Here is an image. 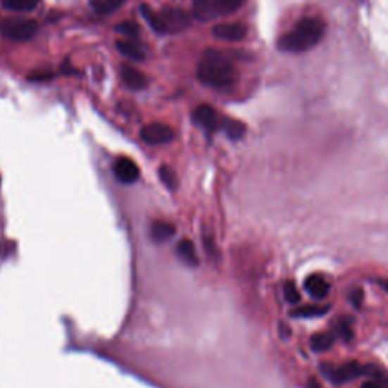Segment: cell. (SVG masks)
<instances>
[{
    "label": "cell",
    "instance_id": "obj_12",
    "mask_svg": "<svg viewBox=\"0 0 388 388\" xmlns=\"http://www.w3.org/2000/svg\"><path fill=\"white\" fill-rule=\"evenodd\" d=\"M175 234H176V227L168 222L156 220L151 226V237H152V240L156 243L168 242Z\"/></svg>",
    "mask_w": 388,
    "mask_h": 388
},
{
    "label": "cell",
    "instance_id": "obj_16",
    "mask_svg": "<svg viewBox=\"0 0 388 388\" xmlns=\"http://www.w3.org/2000/svg\"><path fill=\"white\" fill-rule=\"evenodd\" d=\"M246 0H213L214 15H227L240 9Z\"/></svg>",
    "mask_w": 388,
    "mask_h": 388
},
{
    "label": "cell",
    "instance_id": "obj_3",
    "mask_svg": "<svg viewBox=\"0 0 388 388\" xmlns=\"http://www.w3.org/2000/svg\"><path fill=\"white\" fill-rule=\"evenodd\" d=\"M38 32V25L27 18H9L2 25V34L13 42H27Z\"/></svg>",
    "mask_w": 388,
    "mask_h": 388
},
{
    "label": "cell",
    "instance_id": "obj_29",
    "mask_svg": "<svg viewBox=\"0 0 388 388\" xmlns=\"http://www.w3.org/2000/svg\"><path fill=\"white\" fill-rule=\"evenodd\" d=\"M380 284H381V287L384 288V290H385V292H388V281H381Z\"/></svg>",
    "mask_w": 388,
    "mask_h": 388
},
{
    "label": "cell",
    "instance_id": "obj_21",
    "mask_svg": "<svg viewBox=\"0 0 388 388\" xmlns=\"http://www.w3.org/2000/svg\"><path fill=\"white\" fill-rule=\"evenodd\" d=\"M158 175H159V179H161V182L168 188L170 192H175L177 190V176L175 173V170L172 167L168 165H161L158 170Z\"/></svg>",
    "mask_w": 388,
    "mask_h": 388
},
{
    "label": "cell",
    "instance_id": "obj_9",
    "mask_svg": "<svg viewBox=\"0 0 388 388\" xmlns=\"http://www.w3.org/2000/svg\"><path fill=\"white\" fill-rule=\"evenodd\" d=\"M363 373H364V367H361L358 363H347L340 367H335V369H332L326 375L330 376L335 384H343L351 380H355V377H358Z\"/></svg>",
    "mask_w": 388,
    "mask_h": 388
},
{
    "label": "cell",
    "instance_id": "obj_19",
    "mask_svg": "<svg viewBox=\"0 0 388 388\" xmlns=\"http://www.w3.org/2000/svg\"><path fill=\"white\" fill-rule=\"evenodd\" d=\"M125 4V0H89V5L97 14H111Z\"/></svg>",
    "mask_w": 388,
    "mask_h": 388
},
{
    "label": "cell",
    "instance_id": "obj_24",
    "mask_svg": "<svg viewBox=\"0 0 388 388\" xmlns=\"http://www.w3.org/2000/svg\"><path fill=\"white\" fill-rule=\"evenodd\" d=\"M338 334H340L344 340H351L352 338V322L351 318H342V320H338L337 325Z\"/></svg>",
    "mask_w": 388,
    "mask_h": 388
},
{
    "label": "cell",
    "instance_id": "obj_17",
    "mask_svg": "<svg viewBox=\"0 0 388 388\" xmlns=\"http://www.w3.org/2000/svg\"><path fill=\"white\" fill-rule=\"evenodd\" d=\"M39 5V0H2V6L8 11L31 13Z\"/></svg>",
    "mask_w": 388,
    "mask_h": 388
},
{
    "label": "cell",
    "instance_id": "obj_11",
    "mask_svg": "<svg viewBox=\"0 0 388 388\" xmlns=\"http://www.w3.org/2000/svg\"><path fill=\"white\" fill-rule=\"evenodd\" d=\"M305 290L315 299H325L330 294L331 285L327 284L322 275H311L305 280Z\"/></svg>",
    "mask_w": 388,
    "mask_h": 388
},
{
    "label": "cell",
    "instance_id": "obj_4",
    "mask_svg": "<svg viewBox=\"0 0 388 388\" xmlns=\"http://www.w3.org/2000/svg\"><path fill=\"white\" fill-rule=\"evenodd\" d=\"M142 140L151 146H159V144H167L173 142L175 132L170 126L163 125V123H151L146 125L142 132H140Z\"/></svg>",
    "mask_w": 388,
    "mask_h": 388
},
{
    "label": "cell",
    "instance_id": "obj_25",
    "mask_svg": "<svg viewBox=\"0 0 388 388\" xmlns=\"http://www.w3.org/2000/svg\"><path fill=\"white\" fill-rule=\"evenodd\" d=\"M284 296L287 302H292V303H296L301 301V294L299 292H297V288L294 284H290L288 282L285 287H284Z\"/></svg>",
    "mask_w": 388,
    "mask_h": 388
},
{
    "label": "cell",
    "instance_id": "obj_22",
    "mask_svg": "<svg viewBox=\"0 0 388 388\" xmlns=\"http://www.w3.org/2000/svg\"><path fill=\"white\" fill-rule=\"evenodd\" d=\"M330 311V308L327 306H317V305H306V306H301L297 308V310L292 311L293 317H318L323 315Z\"/></svg>",
    "mask_w": 388,
    "mask_h": 388
},
{
    "label": "cell",
    "instance_id": "obj_14",
    "mask_svg": "<svg viewBox=\"0 0 388 388\" xmlns=\"http://www.w3.org/2000/svg\"><path fill=\"white\" fill-rule=\"evenodd\" d=\"M140 11H142L146 22L149 23V26H151L155 32H158V34H167L168 32V29H167L164 20L161 17V13L154 11V9L151 6H147V5H142Z\"/></svg>",
    "mask_w": 388,
    "mask_h": 388
},
{
    "label": "cell",
    "instance_id": "obj_2",
    "mask_svg": "<svg viewBox=\"0 0 388 388\" xmlns=\"http://www.w3.org/2000/svg\"><path fill=\"white\" fill-rule=\"evenodd\" d=\"M199 81L213 88L231 87L237 79V68L234 63L220 51L210 49L206 51L197 65Z\"/></svg>",
    "mask_w": 388,
    "mask_h": 388
},
{
    "label": "cell",
    "instance_id": "obj_13",
    "mask_svg": "<svg viewBox=\"0 0 388 388\" xmlns=\"http://www.w3.org/2000/svg\"><path fill=\"white\" fill-rule=\"evenodd\" d=\"M115 46L118 49V52L125 55L126 58L132 59V61H143L144 59V51L140 47V44H137L135 42H131V39H117Z\"/></svg>",
    "mask_w": 388,
    "mask_h": 388
},
{
    "label": "cell",
    "instance_id": "obj_10",
    "mask_svg": "<svg viewBox=\"0 0 388 388\" xmlns=\"http://www.w3.org/2000/svg\"><path fill=\"white\" fill-rule=\"evenodd\" d=\"M122 79L126 84L127 88L135 89V92H140V89H144L149 84V79L144 73H142L137 68L131 65H123L122 67Z\"/></svg>",
    "mask_w": 388,
    "mask_h": 388
},
{
    "label": "cell",
    "instance_id": "obj_7",
    "mask_svg": "<svg viewBox=\"0 0 388 388\" xmlns=\"http://www.w3.org/2000/svg\"><path fill=\"white\" fill-rule=\"evenodd\" d=\"M161 17L168 29V32H179L190 25V15L184 9L167 6L161 11Z\"/></svg>",
    "mask_w": 388,
    "mask_h": 388
},
{
    "label": "cell",
    "instance_id": "obj_15",
    "mask_svg": "<svg viewBox=\"0 0 388 388\" xmlns=\"http://www.w3.org/2000/svg\"><path fill=\"white\" fill-rule=\"evenodd\" d=\"M177 255L187 265L196 267L199 264L196 247H194L193 242L187 240V238H184V240H181L177 243Z\"/></svg>",
    "mask_w": 388,
    "mask_h": 388
},
{
    "label": "cell",
    "instance_id": "obj_20",
    "mask_svg": "<svg viewBox=\"0 0 388 388\" xmlns=\"http://www.w3.org/2000/svg\"><path fill=\"white\" fill-rule=\"evenodd\" d=\"M334 344V337L331 334L320 332L311 337V349L314 352H325L327 349H331Z\"/></svg>",
    "mask_w": 388,
    "mask_h": 388
},
{
    "label": "cell",
    "instance_id": "obj_5",
    "mask_svg": "<svg viewBox=\"0 0 388 388\" xmlns=\"http://www.w3.org/2000/svg\"><path fill=\"white\" fill-rule=\"evenodd\" d=\"M193 120L197 126H201L210 132H214L217 129L222 127L223 118L217 114L213 106L201 105L193 111Z\"/></svg>",
    "mask_w": 388,
    "mask_h": 388
},
{
    "label": "cell",
    "instance_id": "obj_8",
    "mask_svg": "<svg viewBox=\"0 0 388 388\" xmlns=\"http://www.w3.org/2000/svg\"><path fill=\"white\" fill-rule=\"evenodd\" d=\"M213 34L215 38L223 39V42L237 43L247 35V27L243 23H220L214 26Z\"/></svg>",
    "mask_w": 388,
    "mask_h": 388
},
{
    "label": "cell",
    "instance_id": "obj_28",
    "mask_svg": "<svg viewBox=\"0 0 388 388\" xmlns=\"http://www.w3.org/2000/svg\"><path fill=\"white\" fill-rule=\"evenodd\" d=\"M361 388H384V387L377 382H364Z\"/></svg>",
    "mask_w": 388,
    "mask_h": 388
},
{
    "label": "cell",
    "instance_id": "obj_6",
    "mask_svg": "<svg viewBox=\"0 0 388 388\" xmlns=\"http://www.w3.org/2000/svg\"><path fill=\"white\" fill-rule=\"evenodd\" d=\"M113 170L114 176L122 184H134L138 181V177H140V168H138V165L127 156L117 158Z\"/></svg>",
    "mask_w": 388,
    "mask_h": 388
},
{
    "label": "cell",
    "instance_id": "obj_18",
    "mask_svg": "<svg viewBox=\"0 0 388 388\" xmlns=\"http://www.w3.org/2000/svg\"><path fill=\"white\" fill-rule=\"evenodd\" d=\"M222 129L231 140H240L246 132V126L240 120H234V118H223Z\"/></svg>",
    "mask_w": 388,
    "mask_h": 388
},
{
    "label": "cell",
    "instance_id": "obj_23",
    "mask_svg": "<svg viewBox=\"0 0 388 388\" xmlns=\"http://www.w3.org/2000/svg\"><path fill=\"white\" fill-rule=\"evenodd\" d=\"M117 32L122 34L127 38H137L138 37V26L134 22H122L117 26Z\"/></svg>",
    "mask_w": 388,
    "mask_h": 388
},
{
    "label": "cell",
    "instance_id": "obj_26",
    "mask_svg": "<svg viewBox=\"0 0 388 388\" xmlns=\"http://www.w3.org/2000/svg\"><path fill=\"white\" fill-rule=\"evenodd\" d=\"M364 297V293L363 290H360V288H355V290L351 293V302L355 305V306H360L361 305V301Z\"/></svg>",
    "mask_w": 388,
    "mask_h": 388
},
{
    "label": "cell",
    "instance_id": "obj_27",
    "mask_svg": "<svg viewBox=\"0 0 388 388\" xmlns=\"http://www.w3.org/2000/svg\"><path fill=\"white\" fill-rule=\"evenodd\" d=\"M54 75L51 72H43V73H38V75H32L31 79L32 81H37V82H42V81H49V79H52Z\"/></svg>",
    "mask_w": 388,
    "mask_h": 388
},
{
    "label": "cell",
    "instance_id": "obj_1",
    "mask_svg": "<svg viewBox=\"0 0 388 388\" xmlns=\"http://www.w3.org/2000/svg\"><path fill=\"white\" fill-rule=\"evenodd\" d=\"M326 31V25L318 17H305L296 23L290 32L284 34L277 47L282 52L288 54H301L306 52L322 42Z\"/></svg>",
    "mask_w": 388,
    "mask_h": 388
}]
</instances>
